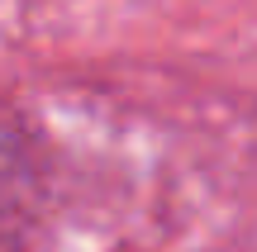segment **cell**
Instances as JSON below:
<instances>
[{
    "label": "cell",
    "instance_id": "obj_1",
    "mask_svg": "<svg viewBox=\"0 0 257 252\" xmlns=\"http://www.w3.org/2000/svg\"><path fill=\"white\" fill-rule=\"evenodd\" d=\"M19 181H24V157H19V138L15 129L0 124V205H15Z\"/></svg>",
    "mask_w": 257,
    "mask_h": 252
}]
</instances>
